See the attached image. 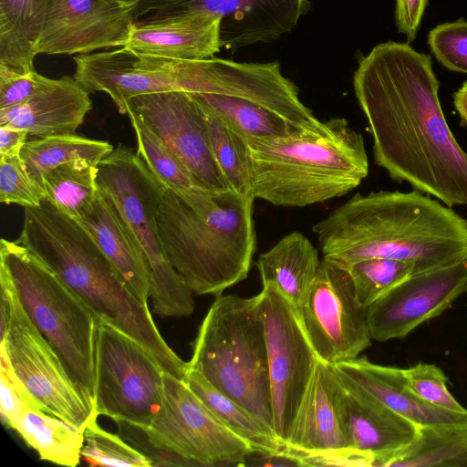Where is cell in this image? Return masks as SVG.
I'll list each match as a JSON object with an SVG mask.
<instances>
[{"label": "cell", "instance_id": "cell-17", "mask_svg": "<svg viewBox=\"0 0 467 467\" xmlns=\"http://www.w3.org/2000/svg\"><path fill=\"white\" fill-rule=\"evenodd\" d=\"M136 112L209 192L230 189L211 144L203 109L188 92L171 91L132 98Z\"/></svg>", "mask_w": 467, "mask_h": 467}, {"label": "cell", "instance_id": "cell-15", "mask_svg": "<svg viewBox=\"0 0 467 467\" xmlns=\"http://www.w3.org/2000/svg\"><path fill=\"white\" fill-rule=\"evenodd\" d=\"M73 78L88 92L107 93L121 114L134 97L197 88L200 59H177L122 47L74 57Z\"/></svg>", "mask_w": 467, "mask_h": 467}, {"label": "cell", "instance_id": "cell-22", "mask_svg": "<svg viewBox=\"0 0 467 467\" xmlns=\"http://www.w3.org/2000/svg\"><path fill=\"white\" fill-rule=\"evenodd\" d=\"M221 18L190 14L134 23L124 46L137 52L177 59H205L220 51Z\"/></svg>", "mask_w": 467, "mask_h": 467}, {"label": "cell", "instance_id": "cell-30", "mask_svg": "<svg viewBox=\"0 0 467 467\" xmlns=\"http://www.w3.org/2000/svg\"><path fill=\"white\" fill-rule=\"evenodd\" d=\"M182 380L226 427L248 441L257 455L266 457L282 452L285 446L275 436L201 373L188 368Z\"/></svg>", "mask_w": 467, "mask_h": 467}, {"label": "cell", "instance_id": "cell-27", "mask_svg": "<svg viewBox=\"0 0 467 467\" xmlns=\"http://www.w3.org/2000/svg\"><path fill=\"white\" fill-rule=\"evenodd\" d=\"M467 467V423L419 426L413 441L377 457L372 467Z\"/></svg>", "mask_w": 467, "mask_h": 467}, {"label": "cell", "instance_id": "cell-38", "mask_svg": "<svg viewBox=\"0 0 467 467\" xmlns=\"http://www.w3.org/2000/svg\"><path fill=\"white\" fill-rule=\"evenodd\" d=\"M45 198L43 187L31 178L21 156L0 157L1 202L36 207Z\"/></svg>", "mask_w": 467, "mask_h": 467}, {"label": "cell", "instance_id": "cell-44", "mask_svg": "<svg viewBox=\"0 0 467 467\" xmlns=\"http://www.w3.org/2000/svg\"><path fill=\"white\" fill-rule=\"evenodd\" d=\"M453 104L462 125L467 127V81L453 93Z\"/></svg>", "mask_w": 467, "mask_h": 467}, {"label": "cell", "instance_id": "cell-23", "mask_svg": "<svg viewBox=\"0 0 467 467\" xmlns=\"http://www.w3.org/2000/svg\"><path fill=\"white\" fill-rule=\"evenodd\" d=\"M338 371L418 426L467 423L466 411L431 405L410 389L403 368L371 362L366 356L334 365Z\"/></svg>", "mask_w": 467, "mask_h": 467}, {"label": "cell", "instance_id": "cell-3", "mask_svg": "<svg viewBox=\"0 0 467 467\" xmlns=\"http://www.w3.org/2000/svg\"><path fill=\"white\" fill-rule=\"evenodd\" d=\"M18 244L42 260L94 312L99 321L142 345L165 372L182 379L188 362L163 339L148 305L130 291L91 234L47 199L25 207Z\"/></svg>", "mask_w": 467, "mask_h": 467}, {"label": "cell", "instance_id": "cell-8", "mask_svg": "<svg viewBox=\"0 0 467 467\" xmlns=\"http://www.w3.org/2000/svg\"><path fill=\"white\" fill-rule=\"evenodd\" d=\"M0 266L7 272L33 323L95 409L98 317L52 269L17 242L1 239Z\"/></svg>", "mask_w": 467, "mask_h": 467}, {"label": "cell", "instance_id": "cell-26", "mask_svg": "<svg viewBox=\"0 0 467 467\" xmlns=\"http://www.w3.org/2000/svg\"><path fill=\"white\" fill-rule=\"evenodd\" d=\"M320 262L317 250L307 237L292 232L261 254L256 266L263 285H275L300 308L306 300Z\"/></svg>", "mask_w": 467, "mask_h": 467}, {"label": "cell", "instance_id": "cell-19", "mask_svg": "<svg viewBox=\"0 0 467 467\" xmlns=\"http://www.w3.org/2000/svg\"><path fill=\"white\" fill-rule=\"evenodd\" d=\"M467 290V261L411 275L367 307L371 338H403Z\"/></svg>", "mask_w": 467, "mask_h": 467}, {"label": "cell", "instance_id": "cell-35", "mask_svg": "<svg viewBox=\"0 0 467 467\" xmlns=\"http://www.w3.org/2000/svg\"><path fill=\"white\" fill-rule=\"evenodd\" d=\"M343 267L348 272L357 299L364 307L415 275L413 264L389 258H368Z\"/></svg>", "mask_w": 467, "mask_h": 467}, {"label": "cell", "instance_id": "cell-25", "mask_svg": "<svg viewBox=\"0 0 467 467\" xmlns=\"http://www.w3.org/2000/svg\"><path fill=\"white\" fill-rule=\"evenodd\" d=\"M78 221L91 234L132 294L148 305L150 292L148 264L112 202L98 189L91 208Z\"/></svg>", "mask_w": 467, "mask_h": 467}, {"label": "cell", "instance_id": "cell-7", "mask_svg": "<svg viewBox=\"0 0 467 467\" xmlns=\"http://www.w3.org/2000/svg\"><path fill=\"white\" fill-rule=\"evenodd\" d=\"M189 94L248 143L289 135L315 118L277 61L202 59L197 91Z\"/></svg>", "mask_w": 467, "mask_h": 467}, {"label": "cell", "instance_id": "cell-31", "mask_svg": "<svg viewBox=\"0 0 467 467\" xmlns=\"http://www.w3.org/2000/svg\"><path fill=\"white\" fill-rule=\"evenodd\" d=\"M113 150L107 141L68 134L26 141L20 156L31 178L42 186L44 175L54 168L76 160L98 165Z\"/></svg>", "mask_w": 467, "mask_h": 467}, {"label": "cell", "instance_id": "cell-45", "mask_svg": "<svg viewBox=\"0 0 467 467\" xmlns=\"http://www.w3.org/2000/svg\"><path fill=\"white\" fill-rule=\"evenodd\" d=\"M124 2H129V3H133V4H137L138 2H140V0H122Z\"/></svg>", "mask_w": 467, "mask_h": 467}, {"label": "cell", "instance_id": "cell-11", "mask_svg": "<svg viewBox=\"0 0 467 467\" xmlns=\"http://www.w3.org/2000/svg\"><path fill=\"white\" fill-rule=\"evenodd\" d=\"M0 285L10 303L9 320L0 352L44 412L85 430L99 416L86 394L54 348L26 313L5 268L0 266Z\"/></svg>", "mask_w": 467, "mask_h": 467}, {"label": "cell", "instance_id": "cell-39", "mask_svg": "<svg viewBox=\"0 0 467 467\" xmlns=\"http://www.w3.org/2000/svg\"><path fill=\"white\" fill-rule=\"evenodd\" d=\"M410 389L425 402L451 411H466L447 388L448 378L434 364L419 362L403 368Z\"/></svg>", "mask_w": 467, "mask_h": 467}, {"label": "cell", "instance_id": "cell-37", "mask_svg": "<svg viewBox=\"0 0 467 467\" xmlns=\"http://www.w3.org/2000/svg\"><path fill=\"white\" fill-rule=\"evenodd\" d=\"M427 43L444 67L467 74V20L459 18L436 26L430 30Z\"/></svg>", "mask_w": 467, "mask_h": 467}, {"label": "cell", "instance_id": "cell-20", "mask_svg": "<svg viewBox=\"0 0 467 467\" xmlns=\"http://www.w3.org/2000/svg\"><path fill=\"white\" fill-rule=\"evenodd\" d=\"M334 395L350 448L371 454L373 460L405 447L417 435L418 425L389 409L336 367Z\"/></svg>", "mask_w": 467, "mask_h": 467}, {"label": "cell", "instance_id": "cell-6", "mask_svg": "<svg viewBox=\"0 0 467 467\" xmlns=\"http://www.w3.org/2000/svg\"><path fill=\"white\" fill-rule=\"evenodd\" d=\"M188 366L275 436L261 292L252 297H215Z\"/></svg>", "mask_w": 467, "mask_h": 467}, {"label": "cell", "instance_id": "cell-40", "mask_svg": "<svg viewBox=\"0 0 467 467\" xmlns=\"http://www.w3.org/2000/svg\"><path fill=\"white\" fill-rule=\"evenodd\" d=\"M26 408L43 411L40 404L16 375L7 356L0 352V415L2 423L6 428L15 431Z\"/></svg>", "mask_w": 467, "mask_h": 467}, {"label": "cell", "instance_id": "cell-10", "mask_svg": "<svg viewBox=\"0 0 467 467\" xmlns=\"http://www.w3.org/2000/svg\"><path fill=\"white\" fill-rule=\"evenodd\" d=\"M121 437H132L135 448L153 466L242 465L256 454L251 444L226 427L182 379L163 372V400L150 425L123 423Z\"/></svg>", "mask_w": 467, "mask_h": 467}, {"label": "cell", "instance_id": "cell-4", "mask_svg": "<svg viewBox=\"0 0 467 467\" xmlns=\"http://www.w3.org/2000/svg\"><path fill=\"white\" fill-rule=\"evenodd\" d=\"M254 200L232 190H164L157 215L160 240L194 294L216 297L247 277L256 249Z\"/></svg>", "mask_w": 467, "mask_h": 467}, {"label": "cell", "instance_id": "cell-16", "mask_svg": "<svg viewBox=\"0 0 467 467\" xmlns=\"http://www.w3.org/2000/svg\"><path fill=\"white\" fill-rule=\"evenodd\" d=\"M310 9L308 0H140L133 15L135 23L190 14L217 16L221 47L236 49L291 32Z\"/></svg>", "mask_w": 467, "mask_h": 467}, {"label": "cell", "instance_id": "cell-18", "mask_svg": "<svg viewBox=\"0 0 467 467\" xmlns=\"http://www.w3.org/2000/svg\"><path fill=\"white\" fill-rule=\"evenodd\" d=\"M135 5L122 0H53L35 52L85 55L122 47L134 25Z\"/></svg>", "mask_w": 467, "mask_h": 467}, {"label": "cell", "instance_id": "cell-1", "mask_svg": "<svg viewBox=\"0 0 467 467\" xmlns=\"http://www.w3.org/2000/svg\"><path fill=\"white\" fill-rule=\"evenodd\" d=\"M353 87L376 164L451 208L467 206V153L442 111L431 56L408 42L380 43L358 58Z\"/></svg>", "mask_w": 467, "mask_h": 467}, {"label": "cell", "instance_id": "cell-33", "mask_svg": "<svg viewBox=\"0 0 467 467\" xmlns=\"http://www.w3.org/2000/svg\"><path fill=\"white\" fill-rule=\"evenodd\" d=\"M127 115L136 134L137 153L167 189L176 193L187 191L208 192L136 112L128 109Z\"/></svg>", "mask_w": 467, "mask_h": 467}, {"label": "cell", "instance_id": "cell-43", "mask_svg": "<svg viewBox=\"0 0 467 467\" xmlns=\"http://www.w3.org/2000/svg\"><path fill=\"white\" fill-rule=\"evenodd\" d=\"M28 135L24 130L0 126V157L20 156Z\"/></svg>", "mask_w": 467, "mask_h": 467}, {"label": "cell", "instance_id": "cell-36", "mask_svg": "<svg viewBox=\"0 0 467 467\" xmlns=\"http://www.w3.org/2000/svg\"><path fill=\"white\" fill-rule=\"evenodd\" d=\"M93 417L85 431L81 458L90 466L152 467L153 462L118 434L109 432Z\"/></svg>", "mask_w": 467, "mask_h": 467}, {"label": "cell", "instance_id": "cell-24", "mask_svg": "<svg viewBox=\"0 0 467 467\" xmlns=\"http://www.w3.org/2000/svg\"><path fill=\"white\" fill-rule=\"evenodd\" d=\"M335 367L318 358L285 448L303 451L349 449L334 395Z\"/></svg>", "mask_w": 467, "mask_h": 467}, {"label": "cell", "instance_id": "cell-12", "mask_svg": "<svg viewBox=\"0 0 467 467\" xmlns=\"http://www.w3.org/2000/svg\"><path fill=\"white\" fill-rule=\"evenodd\" d=\"M159 362L128 334L99 321L96 344L98 415L139 427L150 424L163 400Z\"/></svg>", "mask_w": 467, "mask_h": 467}, {"label": "cell", "instance_id": "cell-2", "mask_svg": "<svg viewBox=\"0 0 467 467\" xmlns=\"http://www.w3.org/2000/svg\"><path fill=\"white\" fill-rule=\"evenodd\" d=\"M312 231L323 257L341 266L389 258L418 275L467 261V220L417 190L358 192Z\"/></svg>", "mask_w": 467, "mask_h": 467}, {"label": "cell", "instance_id": "cell-32", "mask_svg": "<svg viewBox=\"0 0 467 467\" xmlns=\"http://www.w3.org/2000/svg\"><path fill=\"white\" fill-rule=\"evenodd\" d=\"M98 165L87 160L61 164L46 173V198L64 213L78 220L92 206L98 193Z\"/></svg>", "mask_w": 467, "mask_h": 467}, {"label": "cell", "instance_id": "cell-14", "mask_svg": "<svg viewBox=\"0 0 467 467\" xmlns=\"http://www.w3.org/2000/svg\"><path fill=\"white\" fill-rule=\"evenodd\" d=\"M297 311L310 344L326 363L351 360L371 345L367 307L358 301L348 272L327 258Z\"/></svg>", "mask_w": 467, "mask_h": 467}, {"label": "cell", "instance_id": "cell-28", "mask_svg": "<svg viewBox=\"0 0 467 467\" xmlns=\"http://www.w3.org/2000/svg\"><path fill=\"white\" fill-rule=\"evenodd\" d=\"M53 0H0V65L35 69V47Z\"/></svg>", "mask_w": 467, "mask_h": 467}, {"label": "cell", "instance_id": "cell-9", "mask_svg": "<svg viewBox=\"0 0 467 467\" xmlns=\"http://www.w3.org/2000/svg\"><path fill=\"white\" fill-rule=\"evenodd\" d=\"M97 184L146 259L153 312L161 317L190 316L194 293L169 262L158 232L157 215L166 187L137 152L122 144L98 164Z\"/></svg>", "mask_w": 467, "mask_h": 467}, {"label": "cell", "instance_id": "cell-41", "mask_svg": "<svg viewBox=\"0 0 467 467\" xmlns=\"http://www.w3.org/2000/svg\"><path fill=\"white\" fill-rule=\"evenodd\" d=\"M52 78L36 70L20 73L0 65V109L11 108L27 101L47 87Z\"/></svg>", "mask_w": 467, "mask_h": 467}, {"label": "cell", "instance_id": "cell-21", "mask_svg": "<svg viewBox=\"0 0 467 467\" xmlns=\"http://www.w3.org/2000/svg\"><path fill=\"white\" fill-rule=\"evenodd\" d=\"M91 107L89 93L73 77H63L27 101L0 109V126L38 138L75 134Z\"/></svg>", "mask_w": 467, "mask_h": 467}, {"label": "cell", "instance_id": "cell-42", "mask_svg": "<svg viewBox=\"0 0 467 467\" xmlns=\"http://www.w3.org/2000/svg\"><path fill=\"white\" fill-rule=\"evenodd\" d=\"M428 0H395L394 19L399 33L413 42L425 13Z\"/></svg>", "mask_w": 467, "mask_h": 467}, {"label": "cell", "instance_id": "cell-34", "mask_svg": "<svg viewBox=\"0 0 467 467\" xmlns=\"http://www.w3.org/2000/svg\"><path fill=\"white\" fill-rule=\"evenodd\" d=\"M203 111L214 156L230 189L242 196L254 198L248 142L218 118Z\"/></svg>", "mask_w": 467, "mask_h": 467}, {"label": "cell", "instance_id": "cell-29", "mask_svg": "<svg viewBox=\"0 0 467 467\" xmlns=\"http://www.w3.org/2000/svg\"><path fill=\"white\" fill-rule=\"evenodd\" d=\"M49 415L26 408L15 431L36 451L41 460L63 466H78L85 441V430Z\"/></svg>", "mask_w": 467, "mask_h": 467}, {"label": "cell", "instance_id": "cell-13", "mask_svg": "<svg viewBox=\"0 0 467 467\" xmlns=\"http://www.w3.org/2000/svg\"><path fill=\"white\" fill-rule=\"evenodd\" d=\"M261 294L274 432L285 447L318 357L294 304L274 285H263Z\"/></svg>", "mask_w": 467, "mask_h": 467}, {"label": "cell", "instance_id": "cell-5", "mask_svg": "<svg viewBox=\"0 0 467 467\" xmlns=\"http://www.w3.org/2000/svg\"><path fill=\"white\" fill-rule=\"evenodd\" d=\"M248 147L253 195L277 206L306 207L342 196L368 174L364 138L344 118L315 117L289 135Z\"/></svg>", "mask_w": 467, "mask_h": 467}]
</instances>
